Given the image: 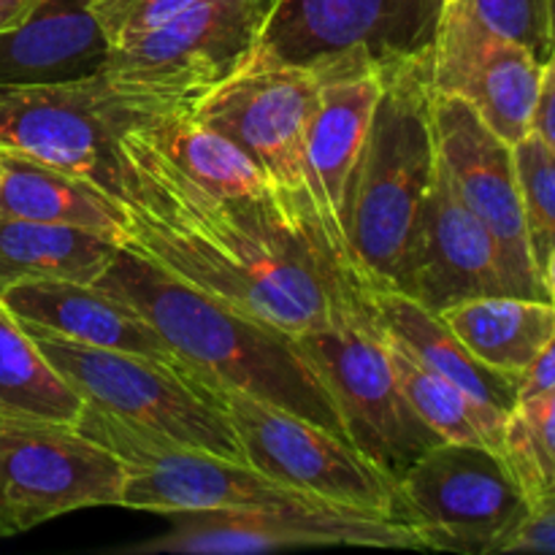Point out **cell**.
Segmentation results:
<instances>
[{
	"label": "cell",
	"instance_id": "cell-1",
	"mask_svg": "<svg viewBox=\"0 0 555 555\" xmlns=\"http://www.w3.org/2000/svg\"><path fill=\"white\" fill-rule=\"evenodd\" d=\"M119 157L122 247L157 269L291 336L372 312V291L347 280L276 195L211 193L141 122L119 135Z\"/></svg>",
	"mask_w": 555,
	"mask_h": 555
},
{
	"label": "cell",
	"instance_id": "cell-2",
	"mask_svg": "<svg viewBox=\"0 0 555 555\" xmlns=\"http://www.w3.org/2000/svg\"><path fill=\"white\" fill-rule=\"evenodd\" d=\"M98 285L139 309L184 366L347 439L334 399L291 334L184 285L128 247L117 249Z\"/></svg>",
	"mask_w": 555,
	"mask_h": 555
},
{
	"label": "cell",
	"instance_id": "cell-3",
	"mask_svg": "<svg viewBox=\"0 0 555 555\" xmlns=\"http://www.w3.org/2000/svg\"><path fill=\"white\" fill-rule=\"evenodd\" d=\"M428 57L383 76L352 201V253L369 291H393L437 177Z\"/></svg>",
	"mask_w": 555,
	"mask_h": 555
},
{
	"label": "cell",
	"instance_id": "cell-4",
	"mask_svg": "<svg viewBox=\"0 0 555 555\" xmlns=\"http://www.w3.org/2000/svg\"><path fill=\"white\" fill-rule=\"evenodd\" d=\"M448 0H271L242 70L298 68L318 81L426 60Z\"/></svg>",
	"mask_w": 555,
	"mask_h": 555
},
{
	"label": "cell",
	"instance_id": "cell-5",
	"mask_svg": "<svg viewBox=\"0 0 555 555\" xmlns=\"http://www.w3.org/2000/svg\"><path fill=\"white\" fill-rule=\"evenodd\" d=\"M76 428L122 461L125 488L119 507L173 518L328 504L285 482L271 480L244 461L190 448L101 406L85 404Z\"/></svg>",
	"mask_w": 555,
	"mask_h": 555
},
{
	"label": "cell",
	"instance_id": "cell-6",
	"mask_svg": "<svg viewBox=\"0 0 555 555\" xmlns=\"http://www.w3.org/2000/svg\"><path fill=\"white\" fill-rule=\"evenodd\" d=\"M184 374L198 379L201 388L222 406L249 466L336 507L401 520L393 477L345 437L309 417L217 383L198 369L184 366Z\"/></svg>",
	"mask_w": 555,
	"mask_h": 555
},
{
	"label": "cell",
	"instance_id": "cell-7",
	"mask_svg": "<svg viewBox=\"0 0 555 555\" xmlns=\"http://www.w3.org/2000/svg\"><path fill=\"white\" fill-rule=\"evenodd\" d=\"M20 325L87 404L141 423L190 448L244 461L231 421L195 377L155 358L76 345L27 323Z\"/></svg>",
	"mask_w": 555,
	"mask_h": 555
},
{
	"label": "cell",
	"instance_id": "cell-8",
	"mask_svg": "<svg viewBox=\"0 0 555 555\" xmlns=\"http://www.w3.org/2000/svg\"><path fill=\"white\" fill-rule=\"evenodd\" d=\"M271 0H204L168 25L114 47L103 76L122 95L157 108H190L247 65Z\"/></svg>",
	"mask_w": 555,
	"mask_h": 555
},
{
	"label": "cell",
	"instance_id": "cell-9",
	"mask_svg": "<svg viewBox=\"0 0 555 555\" xmlns=\"http://www.w3.org/2000/svg\"><path fill=\"white\" fill-rule=\"evenodd\" d=\"M325 385L347 439L396 482L442 439L406 401L374 312L293 336Z\"/></svg>",
	"mask_w": 555,
	"mask_h": 555
},
{
	"label": "cell",
	"instance_id": "cell-10",
	"mask_svg": "<svg viewBox=\"0 0 555 555\" xmlns=\"http://www.w3.org/2000/svg\"><path fill=\"white\" fill-rule=\"evenodd\" d=\"M157 108L92 76L65 85L0 87V152L63 168L122 201L119 135Z\"/></svg>",
	"mask_w": 555,
	"mask_h": 555
},
{
	"label": "cell",
	"instance_id": "cell-11",
	"mask_svg": "<svg viewBox=\"0 0 555 555\" xmlns=\"http://www.w3.org/2000/svg\"><path fill=\"white\" fill-rule=\"evenodd\" d=\"M396 488L401 520L417 531L426 551L502 553L531 513L507 461L480 444H434Z\"/></svg>",
	"mask_w": 555,
	"mask_h": 555
},
{
	"label": "cell",
	"instance_id": "cell-12",
	"mask_svg": "<svg viewBox=\"0 0 555 555\" xmlns=\"http://www.w3.org/2000/svg\"><path fill=\"white\" fill-rule=\"evenodd\" d=\"M318 95L320 81L307 70H238L201 95L188 114L228 135L263 168L287 220L320 247L307 184V133Z\"/></svg>",
	"mask_w": 555,
	"mask_h": 555
},
{
	"label": "cell",
	"instance_id": "cell-13",
	"mask_svg": "<svg viewBox=\"0 0 555 555\" xmlns=\"http://www.w3.org/2000/svg\"><path fill=\"white\" fill-rule=\"evenodd\" d=\"M122 461L76 426L0 415V540L60 515L122 504Z\"/></svg>",
	"mask_w": 555,
	"mask_h": 555
},
{
	"label": "cell",
	"instance_id": "cell-14",
	"mask_svg": "<svg viewBox=\"0 0 555 555\" xmlns=\"http://www.w3.org/2000/svg\"><path fill=\"white\" fill-rule=\"evenodd\" d=\"M383 547L426 551L410 524L358 509L274 507L242 513L173 515V529L135 545L117 547L122 555H260L298 547Z\"/></svg>",
	"mask_w": 555,
	"mask_h": 555
},
{
	"label": "cell",
	"instance_id": "cell-15",
	"mask_svg": "<svg viewBox=\"0 0 555 555\" xmlns=\"http://www.w3.org/2000/svg\"><path fill=\"white\" fill-rule=\"evenodd\" d=\"M431 119L439 163L461 201L496 242L513 296L547 298L526 238L513 144L455 95L434 92Z\"/></svg>",
	"mask_w": 555,
	"mask_h": 555
},
{
	"label": "cell",
	"instance_id": "cell-16",
	"mask_svg": "<svg viewBox=\"0 0 555 555\" xmlns=\"http://www.w3.org/2000/svg\"><path fill=\"white\" fill-rule=\"evenodd\" d=\"M542 63L488 27L469 0H448L437 41L428 54V81L434 92L469 103L482 122L518 144L531 130Z\"/></svg>",
	"mask_w": 555,
	"mask_h": 555
},
{
	"label": "cell",
	"instance_id": "cell-17",
	"mask_svg": "<svg viewBox=\"0 0 555 555\" xmlns=\"http://www.w3.org/2000/svg\"><path fill=\"white\" fill-rule=\"evenodd\" d=\"M379 90V74L320 81L318 106L307 133V184L320 247L347 280L361 287L366 285L350 238L352 201Z\"/></svg>",
	"mask_w": 555,
	"mask_h": 555
},
{
	"label": "cell",
	"instance_id": "cell-18",
	"mask_svg": "<svg viewBox=\"0 0 555 555\" xmlns=\"http://www.w3.org/2000/svg\"><path fill=\"white\" fill-rule=\"evenodd\" d=\"M393 291L434 312L466 298L513 296L496 242L455 193L442 163H437Z\"/></svg>",
	"mask_w": 555,
	"mask_h": 555
},
{
	"label": "cell",
	"instance_id": "cell-19",
	"mask_svg": "<svg viewBox=\"0 0 555 555\" xmlns=\"http://www.w3.org/2000/svg\"><path fill=\"white\" fill-rule=\"evenodd\" d=\"M0 307L20 323L47 331L60 339L155 358L184 374V361L157 334L155 325L125 298L98 282H20L0 293Z\"/></svg>",
	"mask_w": 555,
	"mask_h": 555
},
{
	"label": "cell",
	"instance_id": "cell-20",
	"mask_svg": "<svg viewBox=\"0 0 555 555\" xmlns=\"http://www.w3.org/2000/svg\"><path fill=\"white\" fill-rule=\"evenodd\" d=\"M92 0H41L22 25L0 33V87L65 85L101 76L112 43Z\"/></svg>",
	"mask_w": 555,
	"mask_h": 555
},
{
	"label": "cell",
	"instance_id": "cell-21",
	"mask_svg": "<svg viewBox=\"0 0 555 555\" xmlns=\"http://www.w3.org/2000/svg\"><path fill=\"white\" fill-rule=\"evenodd\" d=\"M372 312L379 331L406 347L423 366L442 374L482 404L507 415L515 410L520 377L482 363L444 323L442 314L396 291H372Z\"/></svg>",
	"mask_w": 555,
	"mask_h": 555
},
{
	"label": "cell",
	"instance_id": "cell-22",
	"mask_svg": "<svg viewBox=\"0 0 555 555\" xmlns=\"http://www.w3.org/2000/svg\"><path fill=\"white\" fill-rule=\"evenodd\" d=\"M0 217L68 225L125 242V204L98 184L16 152H0Z\"/></svg>",
	"mask_w": 555,
	"mask_h": 555
},
{
	"label": "cell",
	"instance_id": "cell-23",
	"mask_svg": "<svg viewBox=\"0 0 555 555\" xmlns=\"http://www.w3.org/2000/svg\"><path fill=\"white\" fill-rule=\"evenodd\" d=\"M461 341L488 366L520 377L555 331L547 298L477 296L439 312Z\"/></svg>",
	"mask_w": 555,
	"mask_h": 555
},
{
	"label": "cell",
	"instance_id": "cell-24",
	"mask_svg": "<svg viewBox=\"0 0 555 555\" xmlns=\"http://www.w3.org/2000/svg\"><path fill=\"white\" fill-rule=\"evenodd\" d=\"M119 247L101 233L0 217V293L30 280L98 282Z\"/></svg>",
	"mask_w": 555,
	"mask_h": 555
},
{
	"label": "cell",
	"instance_id": "cell-25",
	"mask_svg": "<svg viewBox=\"0 0 555 555\" xmlns=\"http://www.w3.org/2000/svg\"><path fill=\"white\" fill-rule=\"evenodd\" d=\"M385 347H388L390 366H393L406 401L442 442L480 444L504 459L507 412L482 404L480 399L444 379L442 374L423 366L406 347H401L390 336H385Z\"/></svg>",
	"mask_w": 555,
	"mask_h": 555
},
{
	"label": "cell",
	"instance_id": "cell-26",
	"mask_svg": "<svg viewBox=\"0 0 555 555\" xmlns=\"http://www.w3.org/2000/svg\"><path fill=\"white\" fill-rule=\"evenodd\" d=\"M141 130L182 168L188 177L217 195H274L263 168L228 135L193 119L188 108L155 112Z\"/></svg>",
	"mask_w": 555,
	"mask_h": 555
},
{
	"label": "cell",
	"instance_id": "cell-27",
	"mask_svg": "<svg viewBox=\"0 0 555 555\" xmlns=\"http://www.w3.org/2000/svg\"><path fill=\"white\" fill-rule=\"evenodd\" d=\"M87 401L0 307V415L76 426Z\"/></svg>",
	"mask_w": 555,
	"mask_h": 555
},
{
	"label": "cell",
	"instance_id": "cell-28",
	"mask_svg": "<svg viewBox=\"0 0 555 555\" xmlns=\"http://www.w3.org/2000/svg\"><path fill=\"white\" fill-rule=\"evenodd\" d=\"M504 461L531 504L555 499V390L515 404L504 431Z\"/></svg>",
	"mask_w": 555,
	"mask_h": 555
},
{
	"label": "cell",
	"instance_id": "cell-29",
	"mask_svg": "<svg viewBox=\"0 0 555 555\" xmlns=\"http://www.w3.org/2000/svg\"><path fill=\"white\" fill-rule=\"evenodd\" d=\"M515 152L520 204L531 260L542 276V266L555 249V152L537 133H526Z\"/></svg>",
	"mask_w": 555,
	"mask_h": 555
},
{
	"label": "cell",
	"instance_id": "cell-30",
	"mask_svg": "<svg viewBox=\"0 0 555 555\" xmlns=\"http://www.w3.org/2000/svg\"><path fill=\"white\" fill-rule=\"evenodd\" d=\"M469 5L488 27L529 49L542 65L553 54L551 0H469Z\"/></svg>",
	"mask_w": 555,
	"mask_h": 555
},
{
	"label": "cell",
	"instance_id": "cell-31",
	"mask_svg": "<svg viewBox=\"0 0 555 555\" xmlns=\"http://www.w3.org/2000/svg\"><path fill=\"white\" fill-rule=\"evenodd\" d=\"M198 3L204 0H92L90 9L114 49L168 25Z\"/></svg>",
	"mask_w": 555,
	"mask_h": 555
},
{
	"label": "cell",
	"instance_id": "cell-32",
	"mask_svg": "<svg viewBox=\"0 0 555 555\" xmlns=\"http://www.w3.org/2000/svg\"><path fill=\"white\" fill-rule=\"evenodd\" d=\"M502 553H553L555 555V499L531 504V513L504 542Z\"/></svg>",
	"mask_w": 555,
	"mask_h": 555
},
{
	"label": "cell",
	"instance_id": "cell-33",
	"mask_svg": "<svg viewBox=\"0 0 555 555\" xmlns=\"http://www.w3.org/2000/svg\"><path fill=\"white\" fill-rule=\"evenodd\" d=\"M531 133L540 135L555 152V49L542 65L540 92H537L534 114H531Z\"/></svg>",
	"mask_w": 555,
	"mask_h": 555
},
{
	"label": "cell",
	"instance_id": "cell-34",
	"mask_svg": "<svg viewBox=\"0 0 555 555\" xmlns=\"http://www.w3.org/2000/svg\"><path fill=\"white\" fill-rule=\"evenodd\" d=\"M551 390H555V331L547 345L540 350V356L520 374L518 401L534 399V396L551 393Z\"/></svg>",
	"mask_w": 555,
	"mask_h": 555
},
{
	"label": "cell",
	"instance_id": "cell-35",
	"mask_svg": "<svg viewBox=\"0 0 555 555\" xmlns=\"http://www.w3.org/2000/svg\"><path fill=\"white\" fill-rule=\"evenodd\" d=\"M38 3L41 0H0V33H9L22 25Z\"/></svg>",
	"mask_w": 555,
	"mask_h": 555
},
{
	"label": "cell",
	"instance_id": "cell-36",
	"mask_svg": "<svg viewBox=\"0 0 555 555\" xmlns=\"http://www.w3.org/2000/svg\"><path fill=\"white\" fill-rule=\"evenodd\" d=\"M542 287H545L547 301L555 307V249L551 253V258L545 260V266H542Z\"/></svg>",
	"mask_w": 555,
	"mask_h": 555
},
{
	"label": "cell",
	"instance_id": "cell-37",
	"mask_svg": "<svg viewBox=\"0 0 555 555\" xmlns=\"http://www.w3.org/2000/svg\"><path fill=\"white\" fill-rule=\"evenodd\" d=\"M551 30H553V47H555V0H551Z\"/></svg>",
	"mask_w": 555,
	"mask_h": 555
},
{
	"label": "cell",
	"instance_id": "cell-38",
	"mask_svg": "<svg viewBox=\"0 0 555 555\" xmlns=\"http://www.w3.org/2000/svg\"><path fill=\"white\" fill-rule=\"evenodd\" d=\"M0 177H3V166H0Z\"/></svg>",
	"mask_w": 555,
	"mask_h": 555
}]
</instances>
